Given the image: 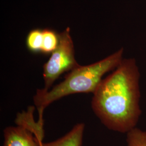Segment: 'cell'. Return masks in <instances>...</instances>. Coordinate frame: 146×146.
<instances>
[{
  "instance_id": "cell-3",
  "label": "cell",
  "mask_w": 146,
  "mask_h": 146,
  "mask_svg": "<svg viewBox=\"0 0 146 146\" xmlns=\"http://www.w3.org/2000/svg\"><path fill=\"white\" fill-rule=\"evenodd\" d=\"M79 66L75 58L70 30L67 27L60 34V41L56 49L43 66V90L51 89L52 84L62 74L70 72Z\"/></svg>"
},
{
  "instance_id": "cell-1",
  "label": "cell",
  "mask_w": 146,
  "mask_h": 146,
  "mask_svg": "<svg viewBox=\"0 0 146 146\" xmlns=\"http://www.w3.org/2000/svg\"><path fill=\"white\" fill-rule=\"evenodd\" d=\"M140 78L135 59L123 58L94 92L93 110L110 130L127 133L137 127L142 114Z\"/></svg>"
},
{
  "instance_id": "cell-2",
  "label": "cell",
  "mask_w": 146,
  "mask_h": 146,
  "mask_svg": "<svg viewBox=\"0 0 146 146\" xmlns=\"http://www.w3.org/2000/svg\"><path fill=\"white\" fill-rule=\"evenodd\" d=\"M124 49L117 51L98 62L74 68L65 76L61 83L48 91L38 89L34 102L38 111V122H43L44 110L56 100L69 95L78 93H94L106 73L114 70L122 60Z\"/></svg>"
},
{
  "instance_id": "cell-9",
  "label": "cell",
  "mask_w": 146,
  "mask_h": 146,
  "mask_svg": "<svg viewBox=\"0 0 146 146\" xmlns=\"http://www.w3.org/2000/svg\"><path fill=\"white\" fill-rule=\"evenodd\" d=\"M127 146H146V131L136 127L127 133Z\"/></svg>"
},
{
  "instance_id": "cell-7",
  "label": "cell",
  "mask_w": 146,
  "mask_h": 146,
  "mask_svg": "<svg viewBox=\"0 0 146 146\" xmlns=\"http://www.w3.org/2000/svg\"><path fill=\"white\" fill-rule=\"evenodd\" d=\"M60 34L50 29L43 30V42L41 52L44 54H52L58 47Z\"/></svg>"
},
{
  "instance_id": "cell-8",
  "label": "cell",
  "mask_w": 146,
  "mask_h": 146,
  "mask_svg": "<svg viewBox=\"0 0 146 146\" xmlns=\"http://www.w3.org/2000/svg\"><path fill=\"white\" fill-rule=\"evenodd\" d=\"M43 42V30L34 29L29 32L26 37V46L31 52H41Z\"/></svg>"
},
{
  "instance_id": "cell-4",
  "label": "cell",
  "mask_w": 146,
  "mask_h": 146,
  "mask_svg": "<svg viewBox=\"0 0 146 146\" xmlns=\"http://www.w3.org/2000/svg\"><path fill=\"white\" fill-rule=\"evenodd\" d=\"M3 146H41L35 135L20 125L8 127L4 130Z\"/></svg>"
},
{
  "instance_id": "cell-5",
  "label": "cell",
  "mask_w": 146,
  "mask_h": 146,
  "mask_svg": "<svg viewBox=\"0 0 146 146\" xmlns=\"http://www.w3.org/2000/svg\"><path fill=\"white\" fill-rule=\"evenodd\" d=\"M85 125L78 123L62 137L55 141L42 143L41 146H82Z\"/></svg>"
},
{
  "instance_id": "cell-6",
  "label": "cell",
  "mask_w": 146,
  "mask_h": 146,
  "mask_svg": "<svg viewBox=\"0 0 146 146\" xmlns=\"http://www.w3.org/2000/svg\"><path fill=\"white\" fill-rule=\"evenodd\" d=\"M34 108L31 107L27 112H23L19 114L16 119V124L26 128L32 132L36 136L40 143H43L44 137V130L43 128V123L36 122L33 117V111Z\"/></svg>"
}]
</instances>
